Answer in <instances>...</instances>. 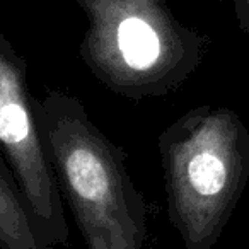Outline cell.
I'll return each instance as SVG.
<instances>
[{
	"instance_id": "7a4b0ae2",
	"label": "cell",
	"mask_w": 249,
	"mask_h": 249,
	"mask_svg": "<svg viewBox=\"0 0 249 249\" xmlns=\"http://www.w3.org/2000/svg\"><path fill=\"white\" fill-rule=\"evenodd\" d=\"M169 222L186 249H212L249 181V130L227 106H198L157 139Z\"/></svg>"
},
{
	"instance_id": "277c9868",
	"label": "cell",
	"mask_w": 249,
	"mask_h": 249,
	"mask_svg": "<svg viewBox=\"0 0 249 249\" xmlns=\"http://www.w3.org/2000/svg\"><path fill=\"white\" fill-rule=\"evenodd\" d=\"M0 152L52 248L69 241L63 198L48 154L28 65L0 33Z\"/></svg>"
},
{
	"instance_id": "8992f818",
	"label": "cell",
	"mask_w": 249,
	"mask_h": 249,
	"mask_svg": "<svg viewBox=\"0 0 249 249\" xmlns=\"http://www.w3.org/2000/svg\"><path fill=\"white\" fill-rule=\"evenodd\" d=\"M232 7L239 31L249 33V0H220Z\"/></svg>"
},
{
	"instance_id": "3957f363",
	"label": "cell",
	"mask_w": 249,
	"mask_h": 249,
	"mask_svg": "<svg viewBox=\"0 0 249 249\" xmlns=\"http://www.w3.org/2000/svg\"><path fill=\"white\" fill-rule=\"evenodd\" d=\"M87 18L79 56L124 99L164 97L201 65L210 38L183 24L169 0H75Z\"/></svg>"
},
{
	"instance_id": "6da1fadb",
	"label": "cell",
	"mask_w": 249,
	"mask_h": 249,
	"mask_svg": "<svg viewBox=\"0 0 249 249\" xmlns=\"http://www.w3.org/2000/svg\"><path fill=\"white\" fill-rule=\"evenodd\" d=\"M38 107L62 198L87 249H143L147 205L123 147L97 128L77 96L52 90Z\"/></svg>"
},
{
	"instance_id": "5b68a950",
	"label": "cell",
	"mask_w": 249,
	"mask_h": 249,
	"mask_svg": "<svg viewBox=\"0 0 249 249\" xmlns=\"http://www.w3.org/2000/svg\"><path fill=\"white\" fill-rule=\"evenodd\" d=\"M0 249H53L0 152Z\"/></svg>"
}]
</instances>
